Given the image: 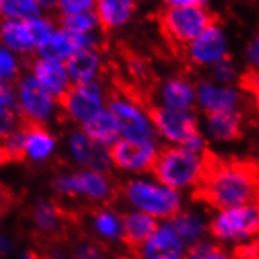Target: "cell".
Returning a JSON list of instances; mask_svg holds the SVG:
<instances>
[{"label": "cell", "instance_id": "1", "mask_svg": "<svg viewBox=\"0 0 259 259\" xmlns=\"http://www.w3.org/2000/svg\"><path fill=\"white\" fill-rule=\"evenodd\" d=\"M203 171L193 200L212 209H233L259 204V163L256 160L223 159L207 148L203 151Z\"/></svg>", "mask_w": 259, "mask_h": 259}, {"label": "cell", "instance_id": "2", "mask_svg": "<svg viewBox=\"0 0 259 259\" xmlns=\"http://www.w3.org/2000/svg\"><path fill=\"white\" fill-rule=\"evenodd\" d=\"M116 196L126 209L139 210L157 222H168L184 207L182 193L163 186L151 173L126 178Z\"/></svg>", "mask_w": 259, "mask_h": 259}, {"label": "cell", "instance_id": "3", "mask_svg": "<svg viewBox=\"0 0 259 259\" xmlns=\"http://www.w3.org/2000/svg\"><path fill=\"white\" fill-rule=\"evenodd\" d=\"M51 187L60 200L90 206L91 209L110 204L118 193L112 173L85 168H68L57 173Z\"/></svg>", "mask_w": 259, "mask_h": 259}, {"label": "cell", "instance_id": "4", "mask_svg": "<svg viewBox=\"0 0 259 259\" xmlns=\"http://www.w3.org/2000/svg\"><path fill=\"white\" fill-rule=\"evenodd\" d=\"M151 116L156 139L162 146H182L195 154H203L204 137L198 129V116L193 110L151 105Z\"/></svg>", "mask_w": 259, "mask_h": 259}, {"label": "cell", "instance_id": "5", "mask_svg": "<svg viewBox=\"0 0 259 259\" xmlns=\"http://www.w3.org/2000/svg\"><path fill=\"white\" fill-rule=\"evenodd\" d=\"M107 110L115 118L121 139L151 140L156 139L152 126L151 105L131 90H112ZM157 140V139H156Z\"/></svg>", "mask_w": 259, "mask_h": 259}, {"label": "cell", "instance_id": "6", "mask_svg": "<svg viewBox=\"0 0 259 259\" xmlns=\"http://www.w3.org/2000/svg\"><path fill=\"white\" fill-rule=\"evenodd\" d=\"M203 156L182 146H162L151 175L179 193L193 190L201 178Z\"/></svg>", "mask_w": 259, "mask_h": 259}, {"label": "cell", "instance_id": "7", "mask_svg": "<svg viewBox=\"0 0 259 259\" xmlns=\"http://www.w3.org/2000/svg\"><path fill=\"white\" fill-rule=\"evenodd\" d=\"M5 162L24 160L32 165L49 163L60 149V140L52 127L22 126L0 142Z\"/></svg>", "mask_w": 259, "mask_h": 259}, {"label": "cell", "instance_id": "8", "mask_svg": "<svg viewBox=\"0 0 259 259\" xmlns=\"http://www.w3.org/2000/svg\"><path fill=\"white\" fill-rule=\"evenodd\" d=\"M14 93L22 124L52 127L62 119L60 101L41 88L28 72H24L14 83Z\"/></svg>", "mask_w": 259, "mask_h": 259}, {"label": "cell", "instance_id": "9", "mask_svg": "<svg viewBox=\"0 0 259 259\" xmlns=\"http://www.w3.org/2000/svg\"><path fill=\"white\" fill-rule=\"evenodd\" d=\"M110 91L102 80L72 85L60 99L62 119L72 127H82L87 121L107 109Z\"/></svg>", "mask_w": 259, "mask_h": 259}, {"label": "cell", "instance_id": "10", "mask_svg": "<svg viewBox=\"0 0 259 259\" xmlns=\"http://www.w3.org/2000/svg\"><path fill=\"white\" fill-rule=\"evenodd\" d=\"M214 24V16L206 7H165L160 13L163 35L178 48H186Z\"/></svg>", "mask_w": 259, "mask_h": 259}, {"label": "cell", "instance_id": "11", "mask_svg": "<svg viewBox=\"0 0 259 259\" xmlns=\"http://www.w3.org/2000/svg\"><path fill=\"white\" fill-rule=\"evenodd\" d=\"M62 149L71 168H85L104 173H110L113 170L110 148L90 139L80 127H71L65 134Z\"/></svg>", "mask_w": 259, "mask_h": 259}, {"label": "cell", "instance_id": "12", "mask_svg": "<svg viewBox=\"0 0 259 259\" xmlns=\"http://www.w3.org/2000/svg\"><path fill=\"white\" fill-rule=\"evenodd\" d=\"M162 145L156 140L119 139L110 146L112 168L127 178L151 173Z\"/></svg>", "mask_w": 259, "mask_h": 259}, {"label": "cell", "instance_id": "13", "mask_svg": "<svg viewBox=\"0 0 259 259\" xmlns=\"http://www.w3.org/2000/svg\"><path fill=\"white\" fill-rule=\"evenodd\" d=\"M209 234L219 240H243L259 234V204L220 210L209 222Z\"/></svg>", "mask_w": 259, "mask_h": 259}, {"label": "cell", "instance_id": "14", "mask_svg": "<svg viewBox=\"0 0 259 259\" xmlns=\"http://www.w3.org/2000/svg\"><path fill=\"white\" fill-rule=\"evenodd\" d=\"M187 250L189 247L168 220L159 222L154 233L132 253L135 259H187Z\"/></svg>", "mask_w": 259, "mask_h": 259}, {"label": "cell", "instance_id": "15", "mask_svg": "<svg viewBox=\"0 0 259 259\" xmlns=\"http://www.w3.org/2000/svg\"><path fill=\"white\" fill-rule=\"evenodd\" d=\"M187 60L200 68H212L228 58V36L217 24H210L204 32L186 46Z\"/></svg>", "mask_w": 259, "mask_h": 259}, {"label": "cell", "instance_id": "16", "mask_svg": "<svg viewBox=\"0 0 259 259\" xmlns=\"http://www.w3.org/2000/svg\"><path fill=\"white\" fill-rule=\"evenodd\" d=\"M88 236L102 247H113L123 243V212L112 204L93 207L87 217Z\"/></svg>", "mask_w": 259, "mask_h": 259}, {"label": "cell", "instance_id": "17", "mask_svg": "<svg viewBox=\"0 0 259 259\" xmlns=\"http://www.w3.org/2000/svg\"><path fill=\"white\" fill-rule=\"evenodd\" d=\"M32 77L55 99H62L68 90L72 87L71 77L65 62H58L54 58L35 55L28 63V71Z\"/></svg>", "mask_w": 259, "mask_h": 259}, {"label": "cell", "instance_id": "18", "mask_svg": "<svg viewBox=\"0 0 259 259\" xmlns=\"http://www.w3.org/2000/svg\"><path fill=\"white\" fill-rule=\"evenodd\" d=\"M83 49H101V35H75L62 27H57L54 35L44 44L38 55L54 58L58 62H66L75 52Z\"/></svg>", "mask_w": 259, "mask_h": 259}, {"label": "cell", "instance_id": "19", "mask_svg": "<svg viewBox=\"0 0 259 259\" xmlns=\"http://www.w3.org/2000/svg\"><path fill=\"white\" fill-rule=\"evenodd\" d=\"M196 104L206 115L217 112H237L240 95L230 85H220L212 80H200L195 83Z\"/></svg>", "mask_w": 259, "mask_h": 259}, {"label": "cell", "instance_id": "20", "mask_svg": "<svg viewBox=\"0 0 259 259\" xmlns=\"http://www.w3.org/2000/svg\"><path fill=\"white\" fill-rule=\"evenodd\" d=\"M154 96V105L173 110H193L196 104L195 83L184 75H173L160 82Z\"/></svg>", "mask_w": 259, "mask_h": 259}, {"label": "cell", "instance_id": "21", "mask_svg": "<svg viewBox=\"0 0 259 259\" xmlns=\"http://www.w3.org/2000/svg\"><path fill=\"white\" fill-rule=\"evenodd\" d=\"M0 44L21 58H33L38 54V42L28 21L0 19Z\"/></svg>", "mask_w": 259, "mask_h": 259}, {"label": "cell", "instance_id": "22", "mask_svg": "<svg viewBox=\"0 0 259 259\" xmlns=\"http://www.w3.org/2000/svg\"><path fill=\"white\" fill-rule=\"evenodd\" d=\"M66 69L72 85L102 80L105 60L101 49H83L66 60Z\"/></svg>", "mask_w": 259, "mask_h": 259}, {"label": "cell", "instance_id": "23", "mask_svg": "<svg viewBox=\"0 0 259 259\" xmlns=\"http://www.w3.org/2000/svg\"><path fill=\"white\" fill-rule=\"evenodd\" d=\"M30 223L39 236L51 239L63 230L65 210L51 198H41L30 210Z\"/></svg>", "mask_w": 259, "mask_h": 259}, {"label": "cell", "instance_id": "24", "mask_svg": "<svg viewBox=\"0 0 259 259\" xmlns=\"http://www.w3.org/2000/svg\"><path fill=\"white\" fill-rule=\"evenodd\" d=\"M137 10V0H98L95 13L101 30L115 32L126 27Z\"/></svg>", "mask_w": 259, "mask_h": 259}, {"label": "cell", "instance_id": "25", "mask_svg": "<svg viewBox=\"0 0 259 259\" xmlns=\"http://www.w3.org/2000/svg\"><path fill=\"white\" fill-rule=\"evenodd\" d=\"M159 222L139 210L126 209L123 212V243L135 250L154 233Z\"/></svg>", "mask_w": 259, "mask_h": 259}, {"label": "cell", "instance_id": "26", "mask_svg": "<svg viewBox=\"0 0 259 259\" xmlns=\"http://www.w3.org/2000/svg\"><path fill=\"white\" fill-rule=\"evenodd\" d=\"M176 233L182 239L187 247L206 240V234L209 233V223L204 217L193 209L182 207L178 214L170 220Z\"/></svg>", "mask_w": 259, "mask_h": 259}, {"label": "cell", "instance_id": "27", "mask_svg": "<svg viewBox=\"0 0 259 259\" xmlns=\"http://www.w3.org/2000/svg\"><path fill=\"white\" fill-rule=\"evenodd\" d=\"M206 129L210 139L231 142L242 137V115L237 112H217L206 115Z\"/></svg>", "mask_w": 259, "mask_h": 259}, {"label": "cell", "instance_id": "28", "mask_svg": "<svg viewBox=\"0 0 259 259\" xmlns=\"http://www.w3.org/2000/svg\"><path fill=\"white\" fill-rule=\"evenodd\" d=\"M22 126L16 109L14 85H0V142L19 131Z\"/></svg>", "mask_w": 259, "mask_h": 259}, {"label": "cell", "instance_id": "29", "mask_svg": "<svg viewBox=\"0 0 259 259\" xmlns=\"http://www.w3.org/2000/svg\"><path fill=\"white\" fill-rule=\"evenodd\" d=\"M80 129L90 137V139H93L95 142L104 146H109V148L121 139L116 121L107 109L98 113L96 116H93L90 121H87Z\"/></svg>", "mask_w": 259, "mask_h": 259}, {"label": "cell", "instance_id": "30", "mask_svg": "<svg viewBox=\"0 0 259 259\" xmlns=\"http://www.w3.org/2000/svg\"><path fill=\"white\" fill-rule=\"evenodd\" d=\"M44 11L35 0H2L0 16L10 21H30L41 16Z\"/></svg>", "mask_w": 259, "mask_h": 259}, {"label": "cell", "instance_id": "31", "mask_svg": "<svg viewBox=\"0 0 259 259\" xmlns=\"http://www.w3.org/2000/svg\"><path fill=\"white\" fill-rule=\"evenodd\" d=\"M60 27L75 35H91L99 33L101 25L95 11L69 14V16H60Z\"/></svg>", "mask_w": 259, "mask_h": 259}, {"label": "cell", "instance_id": "32", "mask_svg": "<svg viewBox=\"0 0 259 259\" xmlns=\"http://www.w3.org/2000/svg\"><path fill=\"white\" fill-rule=\"evenodd\" d=\"M22 74V58L0 44V85H14Z\"/></svg>", "mask_w": 259, "mask_h": 259}, {"label": "cell", "instance_id": "33", "mask_svg": "<svg viewBox=\"0 0 259 259\" xmlns=\"http://www.w3.org/2000/svg\"><path fill=\"white\" fill-rule=\"evenodd\" d=\"M105 256V247L90 236L79 237L69 247V259H104Z\"/></svg>", "mask_w": 259, "mask_h": 259}, {"label": "cell", "instance_id": "34", "mask_svg": "<svg viewBox=\"0 0 259 259\" xmlns=\"http://www.w3.org/2000/svg\"><path fill=\"white\" fill-rule=\"evenodd\" d=\"M187 259H233L220 245L203 240L189 247Z\"/></svg>", "mask_w": 259, "mask_h": 259}, {"label": "cell", "instance_id": "35", "mask_svg": "<svg viewBox=\"0 0 259 259\" xmlns=\"http://www.w3.org/2000/svg\"><path fill=\"white\" fill-rule=\"evenodd\" d=\"M98 0H58L55 10L60 16H69V14L95 11Z\"/></svg>", "mask_w": 259, "mask_h": 259}, {"label": "cell", "instance_id": "36", "mask_svg": "<svg viewBox=\"0 0 259 259\" xmlns=\"http://www.w3.org/2000/svg\"><path fill=\"white\" fill-rule=\"evenodd\" d=\"M210 72H212V82L220 85H230L236 77V66L230 60V57H228L215 66H212Z\"/></svg>", "mask_w": 259, "mask_h": 259}, {"label": "cell", "instance_id": "37", "mask_svg": "<svg viewBox=\"0 0 259 259\" xmlns=\"http://www.w3.org/2000/svg\"><path fill=\"white\" fill-rule=\"evenodd\" d=\"M240 87L253 96L256 109L259 110V74L251 72V71L243 74L240 79Z\"/></svg>", "mask_w": 259, "mask_h": 259}, {"label": "cell", "instance_id": "38", "mask_svg": "<svg viewBox=\"0 0 259 259\" xmlns=\"http://www.w3.org/2000/svg\"><path fill=\"white\" fill-rule=\"evenodd\" d=\"M245 57H247V63L250 66V71L259 74V33L248 42Z\"/></svg>", "mask_w": 259, "mask_h": 259}, {"label": "cell", "instance_id": "39", "mask_svg": "<svg viewBox=\"0 0 259 259\" xmlns=\"http://www.w3.org/2000/svg\"><path fill=\"white\" fill-rule=\"evenodd\" d=\"M13 254H16V242L11 234L0 230V259L11 257Z\"/></svg>", "mask_w": 259, "mask_h": 259}, {"label": "cell", "instance_id": "40", "mask_svg": "<svg viewBox=\"0 0 259 259\" xmlns=\"http://www.w3.org/2000/svg\"><path fill=\"white\" fill-rule=\"evenodd\" d=\"M165 7H206L209 0H163Z\"/></svg>", "mask_w": 259, "mask_h": 259}, {"label": "cell", "instance_id": "41", "mask_svg": "<svg viewBox=\"0 0 259 259\" xmlns=\"http://www.w3.org/2000/svg\"><path fill=\"white\" fill-rule=\"evenodd\" d=\"M48 259H69V248L54 247L48 253Z\"/></svg>", "mask_w": 259, "mask_h": 259}, {"label": "cell", "instance_id": "42", "mask_svg": "<svg viewBox=\"0 0 259 259\" xmlns=\"http://www.w3.org/2000/svg\"><path fill=\"white\" fill-rule=\"evenodd\" d=\"M16 259H41V257L32 248H24V250H21V251L16 253Z\"/></svg>", "mask_w": 259, "mask_h": 259}, {"label": "cell", "instance_id": "43", "mask_svg": "<svg viewBox=\"0 0 259 259\" xmlns=\"http://www.w3.org/2000/svg\"><path fill=\"white\" fill-rule=\"evenodd\" d=\"M35 2L42 11H46V10H55L58 0H35Z\"/></svg>", "mask_w": 259, "mask_h": 259}, {"label": "cell", "instance_id": "44", "mask_svg": "<svg viewBox=\"0 0 259 259\" xmlns=\"http://www.w3.org/2000/svg\"><path fill=\"white\" fill-rule=\"evenodd\" d=\"M104 259H135L134 253H113L107 254Z\"/></svg>", "mask_w": 259, "mask_h": 259}, {"label": "cell", "instance_id": "45", "mask_svg": "<svg viewBox=\"0 0 259 259\" xmlns=\"http://www.w3.org/2000/svg\"><path fill=\"white\" fill-rule=\"evenodd\" d=\"M2 163H5V157L2 154V148H0V165H2Z\"/></svg>", "mask_w": 259, "mask_h": 259}, {"label": "cell", "instance_id": "46", "mask_svg": "<svg viewBox=\"0 0 259 259\" xmlns=\"http://www.w3.org/2000/svg\"><path fill=\"white\" fill-rule=\"evenodd\" d=\"M0 8H2V0H0ZM0 19H2V16H0Z\"/></svg>", "mask_w": 259, "mask_h": 259}]
</instances>
